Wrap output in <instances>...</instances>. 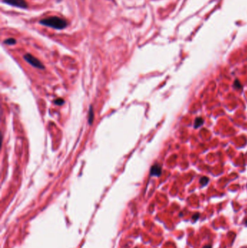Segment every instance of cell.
Segmentation results:
<instances>
[{
  "label": "cell",
  "mask_w": 247,
  "mask_h": 248,
  "mask_svg": "<svg viewBox=\"0 0 247 248\" xmlns=\"http://www.w3.org/2000/svg\"><path fill=\"white\" fill-rule=\"evenodd\" d=\"M39 23L41 25L48 26V27L57 29V30H62L67 26V22L65 19L57 17V16H52V17H49L41 20L39 21Z\"/></svg>",
  "instance_id": "obj_1"
},
{
  "label": "cell",
  "mask_w": 247,
  "mask_h": 248,
  "mask_svg": "<svg viewBox=\"0 0 247 248\" xmlns=\"http://www.w3.org/2000/svg\"><path fill=\"white\" fill-rule=\"evenodd\" d=\"M23 58L26 62H28L32 66L39 69H44V65L42 63V62L39 61L36 57H34V56L31 55V54H26V55H25L23 56Z\"/></svg>",
  "instance_id": "obj_2"
},
{
  "label": "cell",
  "mask_w": 247,
  "mask_h": 248,
  "mask_svg": "<svg viewBox=\"0 0 247 248\" xmlns=\"http://www.w3.org/2000/svg\"><path fill=\"white\" fill-rule=\"evenodd\" d=\"M2 1L10 6L21 8V9H26L28 7V3L25 0H2Z\"/></svg>",
  "instance_id": "obj_3"
},
{
  "label": "cell",
  "mask_w": 247,
  "mask_h": 248,
  "mask_svg": "<svg viewBox=\"0 0 247 248\" xmlns=\"http://www.w3.org/2000/svg\"><path fill=\"white\" fill-rule=\"evenodd\" d=\"M162 173V168L159 164L152 165L150 170V174L152 176H159Z\"/></svg>",
  "instance_id": "obj_4"
},
{
  "label": "cell",
  "mask_w": 247,
  "mask_h": 248,
  "mask_svg": "<svg viewBox=\"0 0 247 248\" xmlns=\"http://www.w3.org/2000/svg\"><path fill=\"white\" fill-rule=\"evenodd\" d=\"M94 121V110L92 106H90L89 108V112H88V121L89 125H91L92 122Z\"/></svg>",
  "instance_id": "obj_5"
},
{
  "label": "cell",
  "mask_w": 247,
  "mask_h": 248,
  "mask_svg": "<svg viewBox=\"0 0 247 248\" xmlns=\"http://www.w3.org/2000/svg\"><path fill=\"white\" fill-rule=\"evenodd\" d=\"M203 124L204 120L202 118H197L195 120V122H194V128L197 129V128H199V126H202Z\"/></svg>",
  "instance_id": "obj_6"
},
{
  "label": "cell",
  "mask_w": 247,
  "mask_h": 248,
  "mask_svg": "<svg viewBox=\"0 0 247 248\" xmlns=\"http://www.w3.org/2000/svg\"><path fill=\"white\" fill-rule=\"evenodd\" d=\"M17 43L16 40L13 38H9V39H6V40L4 41V44H7V45H14Z\"/></svg>",
  "instance_id": "obj_7"
},
{
  "label": "cell",
  "mask_w": 247,
  "mask_h": 248,
  "mask_svg": "<svg viewBox=\"0 0 247 248\" xmlns=\"http://www.w3.org/2000/svg\"><path fill=\"white\" fill-rule=\"evenodd\" d=\"M209 178L206 176H203L200 179V184H202V186H205L206 184H207V183L209 182Z\"/></svg>",
  "instance_id": "obj_8"
},
{
  "label": "cell",
  "mask_w": 247,
  "mask_h": 248,
  "mask_svg": "<svg viewBox=\"0 0 247 248\" xmlns=\"http://www.w3.org/2000/svg\"><path fill=\"white\" fill-rule=\"evenodd\" d=\"M233 86H234L235 89H240L242 88V85L241 84V83H240L238 80H235L234 82V84H233Z\"/></svg>",
  "instance_id": "obj_9"
},
{
  "label": "cell",
  "mask_w": 247,
  "mask_h": 248,
  "mask_svg": "<svg viewBox=\"0 0 247 248\" xmlns=\"http://www.w3.org/2000/svg\"><path fill=\"white\" fill-rule=\"evenodd\" d=\"M64 102H65V101H64V100L62 99H61V98H60V99H55L54 101V104L58 105H62L64 104Z\"/></svg>",
  "instance_id": "obj_10"
},
{
  "label": "cell",
  "mask_w": 247,
  "mask_h": 248,
  "mask_svg": "<svg viewBox=\"0 0 247 248\" xmlns=\"http://www.w3.org/2000/svg\"><path fill=\"white\" fill-rule=\"evenodd\" d=\"M199 217V215L198 214V213H197V215H195V216H193V217H192V218H193V219H194V221H197V220L198 219Z\"/></svg>",
  "instance_id": "obj_11"
},
{
  "label": "cell",
  "mask_w": 247,
  "mask_h": 248,
  "mask_svg": "<svg viewBox=\"0 0 247 248\" xmlns=\"http://www.w3.org/2000/svg\"><path fill=\"white\" fill-rule=\"evenodd\" d=\"M203 248H212V246L210 245V244H207V245H205Z\"/></svg>",
  "instance_id": "obj_12"
},
{
  "label": "cell",
  "mask_w": 247,
  "mask_h": 248,
  "mask_svg": "<svg viewBox=\"0 0 247 248\" xmlns=\"http://www.w3.org/2000/svg\"><path fill=\"white\" fill-rule=\"evenodd\" d=\"M245 224H246V226H247V218H246V221H245Z\"/></svg>",
  "instance_id": "obj_13"
}]
</instances>
